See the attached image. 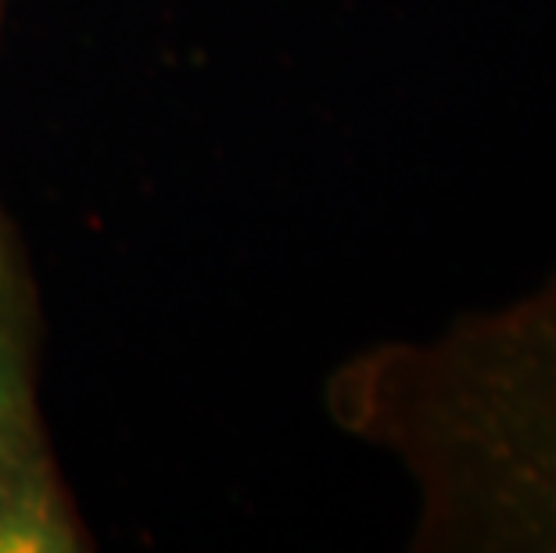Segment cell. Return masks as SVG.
Returning a JSON list of instances; mask_svg holds the SVG:
<instances>
[{
  "mask_svg": "<svg viewBox=\"0 0 556 553\" xmlns=\"http://www.w3.org/2000/svg\"><path fill=\"white\" fill-rule=\"evenodd\" d=\"M324 410L406 475L413 553H556V266L428 338L356 349Z\"/></svg>",
  "mask_w": 556,
  "mask_h": 553,
  "instance_id": "1",
  "label": "cell"
},
{
  "mask_svg": "<svg viewBox=\"0 0 556 553\" xmlns=\"http://www.w3.org/2000/svg\"><path fill=\"white\" fill-rule=\"evenodd\" d=\"M8 8H11V0H0V29H4V18H8Z\"/></svg>",
  "mask_w": 556,
  "mask_h": 553,
  "instance_id": "4",
  "label": "cell"
},
{
  "mask_svg": "<svg viewBox=\"0 0 556 553\" xmlns=\"http://www.w3.org/2000/svg\"><path fill=\"white\" fill-rule=\"evenodd\" d=\"M40 349L37 280L0 198V456L51 442L40 410Z\"/></svg>",
  "mask_w": 556,
  "mask_h": 553,
  "instance_id": "2",
  "label": "cell"
},
{
  "mask_svg": "<svg viewBox=\"0 0 556 553\" xmlns=\"http://www.w3.org/2000/svg\"><path fill=\"white\" fill-rule=\"evenodd\" d=\"M93 532L54 445L0 456V553H87Z\"/></svg>",
  "mask_w": 556,
  "mask_h": 553,
  "instance_id": "3",
  "label": "cell"
}]
</instances>
